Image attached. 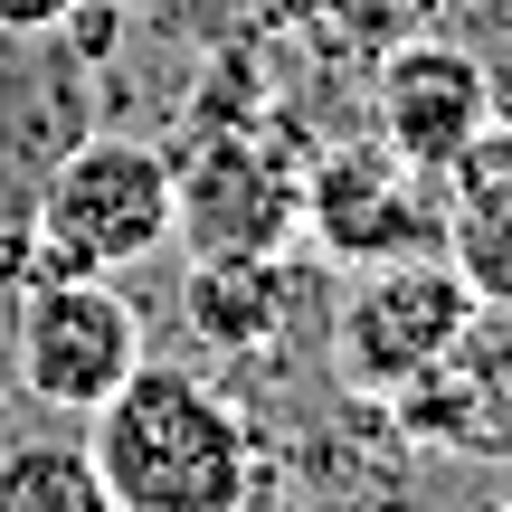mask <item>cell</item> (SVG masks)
Returning <instances> with one entry per match:
<instances>
[{
    "instance_id": "obj_11",
    "label": "cell",
    "mask_w": 512,
    "mask_h": 512,
    "mask_svg": "<svg viewBox=\"0 0 512 512\" xmlns=\"http://www.w3.org/2000/svg\"><path fill=\"white\" fill-rule=\"evenodd\" d=\"M0 512H114V494L86 446L19 437V446H0Z\"/></svg>"
},
{
    "instance_id": "obj_7",
    "label": "cell",
    "mask_w": 512,
    "mask_h": 512,
    "mask_svg": "<svg viewBox=\"0 0 512 512\" xmlns=\"http://www.w3.org/2000/svg\"><path fill=\"white\" fill-rule=\"evenodd\" d=\"M86 57L57 29L10 38L0 29V228H29L48 171L95 133V86Z\"/></svg>"
},
{
    "instance_id": "obj_4",
    "label": "cell",
    "mask_w": 512,
    "mask_h": 512,
    "mask_svg": "<svg viewBox=\"0 0 512 512\" xmlns=\"http://www.w3.org/2000/svg\"><path fill=\"white\" fill-rule=\"evenodd\" d=\"M475 294L446 266V247L427 256H389V266H361V285L332 313V370H342L351 399H399L418 389L446 351L475 332Z\"/></svg>"
},
{
    "instance_id": "obj_2",
    "label": "cell",
    "mask_w": 512,
    "mask_h": 512,
    "mask_svg": "<svg viewBox=\"0 0 512 512\" xmlns=\"http://www.w3.org/2000/svg\"><path fill=\"white\" fill-rule=\"evenodd\" d=\"M171 209H181V171L143 133H86L67 162L48 171L29 228H38V275H124L171 247Z\"/></svg>"
},
{
    "instance_id": "obj_9",
    "label": "cell",
    "mask_w": 512,
    "mask_h": 512,
    "mask_svg": "<svg viewBox=\"0 0 512 512\" xmlns=\"http://www.w3.org/2000/svg\"><path fill=\"white\" fill-rule=\"evenodd\" d=\"M437 190H446V266L465 275V294L484 313H512V143H503V124L475 152H456L437 171Z\"/></svg>"
},
{
    "instance_id": "obj_16",
    "label": "cell",
    "mask_w": 512,
    "mask_h": 512,
    "mask_svg": "<svg viewBox=\"0 0 512 512\" xmlns=\"http://www.w3.org/2000/svg\"><path fill=\"white\" fill-rule=\"evenodd\" d=\"M503 143H512V124H503Z\"/></svg>"
},
{
    "instance_id": "obj_5",
    "label": "cell",
    "mask_w": 512,
    "mask_h": 512,
    "mask_svg": "<svg viewBox=\"0 0 512 512\" xmlns=\"http://www.w3.org/2000/svg\"><path fill=\"white\" fill-rule=\"evenodd\" d=\"M304 228L332 266H389V256L446 247V190L427 200V171L389 143H332L304 171Z\"/></svg>"
},
{
    "instance_id": "obj_15",
    "label": "cell",
    "mask_w": 512,
    "mask_h": 512,
    "mask_svg": "<svg viewBox=\"0 0 512 512\" xmlns=\"http://www.w3.org/2000/svg\"><path fill=\"white\" fill-rule=\"evenodd\" d=\"M465 512H512V503H465Z\"/></svg>"
},
{
    "instance_id": "obj_1",
    "label": "cell",
    "mask_w": 512,
    "mask_h": 512,
    "mask_svg": "<svg viewBox=\"0 0 512 512\" xmlns=\"http://www.w3.org/2000/svg\"><path fill=\"white\" fill-rule=\"evenodd\" d=\"M86 456L114 512H247L256 503V427L200 370L152 361L95 408Z\"/></svg>"
},
{
    "instance_id": "obj_14",
    "label": "cell",
    "mask_w": 512,
    "mask_h": 512,
    "mask_svg": "<svg viewBox=\"0 0 512 512\" xmlns=\"http://www.w3.org/2000/svg\"><path fill=\"white\" fill-rule=\"evenodd\" d=\"M0 399H10V342H0Z\"/></svg>"
},
{
    "instance_id": "obj_6",
    "label": "cell",
    "mask_w": 512,
    "mask_h": 512,
    "mask_svg": "<svg viewBox=\"0 0 512 512\" xmlns=\"http://www.w3.org/2000/svg\"><path fill=\"white\" fill-rule=\"evenodd\" d=\"M171 171H181L171 238L190 256H285V238L304 228V171H285V152H266L238 124H209L200 152Z\"/></svg>"
},
{
    "instance_id": "obj_8",
    "label": "cell",
    "mask_w": 512,
    "mask_h": 512,
    "mask_svg": "<svg viewBox=\"0 0 512 512\" xmlns=\"http://www.w3.org/2000/svg\"><path fill=\"white\" fill-rule=\"evenodd\" d=\"M370 114H380V143L437 181L456 152H475L484 133H494V76H484L475 48H456V38H437V29H408V38L380 48Z\"/></svg>"
},
{
    "instance_id": "obj_12",
    "label": "cell",
    "mask_w": 512,
    "mask_h": 512,
    "mask_svg": "<svg viewBox=\"0 0 512 512\" xmlns=\"http://www.w3.org/2000/svg\"><path fill=\"white\" fill-rule=\"evenodd\" d=\"M76 0H0V29L10 38H38V29H67Z\"/></svg>"
},
{
    "instance_id": "obj_13",
    "label": "cell",
    "mask_w": 512,
    "mask_h": 512,
    "mask_svg": "<svg viewBox=\"0 0 512 512\" xmlns=\"http://www.w3.org/2000/svg\"><path fill=\"white\" fill-rule=\"evenodd\" d=\"M256 10H266L275 29H323V19L342 10V0H256Z\"/></svg>"
},
{
    "instance_id": "obj_3",
    "label": "cell",
    "mask_w": 512,
    "mask_h": 512,
    "mask_svg": "<svg viewBox=\"0 0 512 512\" xmlns=\"http://www.w3.org/2000/svg\"><path fill=\"white\" fill-rule=\"evenodd\" d=\"M143 351V313L114 275H38L10 294V389H29L38 408L95 418L143 370Z\"/></svg>"
},
{
    "instance_id": "obj_10",
    "label": "cell",
    "mask_w": 512,
    "mask_h": 512,
    "mask_svg": "<svg viewBox=\"0 0 512 512\" xmlns=\"http://www.w3.org/2000/svg\"><path fill=\"white\" fill-rule=\"evenodd\" d=\"M294 294H304V285H294L285 256H190L181 304H190V332H200L209 351H238V361H256V351L285 342Z\"/></svg>"
}]
</instances>
